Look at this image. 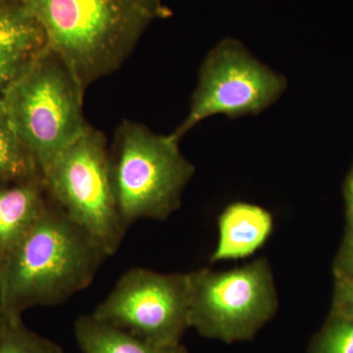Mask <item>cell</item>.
I'll return each instance as SVG.
<instances>
[{"instance_id":"5b68a950","label":"cell","mask_w":353,"mask_h":353,"mask_svg":"<svg viewBox=\"0 0 353 353\" xmlns=\"http://www.w3.org/2000/svg\"><path fill=\"white\" fill-rule=\"evenodd\" d=\"M41 179L50 201L87 231L109 256L115 254L128 228L114 196L103 132L88 125Z\"/></svg>"},{"instance_id":"ac0fdd59","label":"cell","mask_w":353,"mask_h":353,"mask_svg":"<svg viewBox=\"0 0 353 353\" xmlns=\"http://www.w3.org/2000/svg\"><path fill=\"white\" fill-rule=\"evenodd\" d=\"M345 206V229L343 243L353 241V164L343 185Z\"/></svg>"},{"instance_id":"5bb4252c","label":"cell","mask_w":353,"mask_h":353,"mask_svg":"<svg viewBox=\"0 0 353 353\" xmlns=\"http://www.w3.org/2000/svg\"><path fill=\"white\" fill-rule=\"evenodd\" d=\"M0 353H65L55 341L32 332L23 320L6 322L0 332Z\"/></svg>"},{"instance_id":"52a82bcc","label":"cell","mask_w":353,"mask_h":353,"mask_svg":"<svg viewBox=\"0 0 353 353\" xmlns=\"http://www.w3.org/2000/svg\"><path fill=\"white\" fill-rule=\"evenodd\" d=\"M288 80L259 61L236 39L227 38L209 50L185 120L172 132L178 139L211 116L231 119L255 116L284 94Z\"/></svg>"},{"instance_id":"6da1fadb","label":"cell","mask_w":353,"mask_h":353,"mask_svg":"<svg viewBox=\"0 0 353 353\" xmlns=\"http://www.w3.org/2000/svg\"><path fill=\"white\" fill-rule=\"evenodd\" d=\"M108 257L50 199L34 226L0 261V304L7 321H20L30 308L59 305L87 289Z\"/></svg>"},{"instance_id":"30bf717a","label":"cell","mask_w":353,"mask_h":353,"mask_svg":"<svg viewBox=\"0 0 353 353\" xmlns=\"http://www.w3.org/2000/svg\"><path fill=\"white\" fill-rule=\"evenodd\" d=\"M48 202L41 176L0 185V261L31 230Z\"/></svg>"},{"instance_id":"e0dca14e","label":"cell","mask_w":353,"mask_h":353,"mask_svg":"<svg viewBox=\"0 0 353 353\" xmlns=\"http://www.w3.org/2000/svg\"><path fill=\"white\" fill-rule=\"evenodd\" d=\"M36 53H15L0 57V99Z\"/></svg>"},{"instance_id":"9a60e30c","label":"cell","mask_w":353,"mask_h":353,"mask_svg":"<svg viewBox=\"0 0 353 353\" xmlns=\"http://www.w3.org/2000/svg\"><path fill=\"white\" fill-rule=\"evenodd\" d=\"M309 353H353V319L330 313L313 339Z\"/></svg>"},{"instance_id":"2e32d148","label":"cell","mask_w":353,"mask_h":353,"mask_svg":"<svg viewBox=\"0 0 353 353\" xmlns=\"http://www.w3.org/2000/svg\"><path fill=\"white\" fill-rule=\"evenodd\" d=\"M331 313L353 319V279L334 277Z\"/></svg>"},{"instance_id":"8992f818","label":"cell","mask_w":353,"mask_h":353,"mask_svg":"<svg viewBox=\"0 0 353 353\" xmlns=\"http://www.w3.org/2000/svg\"><path fill=\"white\" fill-rule=\"evenodd\" d=\"M190 274V328L204 338L232 343L252 340L277 312L271 265L260 259L229 271Z\"/></svg>"},{"instance_id":"7c38bea8","label":"cell","mask_w":353,"mask_h":353,"mask_svg":"<svg viewBox=\"0 0 353 353\" xmlns=\"http://www.w3.org/2000/svg\"><path fill=\"white\" fill-rule=\"evenodd\" d=\"M46 46L41 23L26 0H0V57L36 53Z\"/></svg>"},{"instance_id":"9c48e42d","label":"cell","mask_w":353,"mask_h":353,"mask_svg":"<svg viewBox=\"0 0 353 353\" xmlns=\"http://www.w3.org/2000/svg\"><path fill=\"white\" fill-rule=\"evenodd\" d=\"M273 216L266 209L248 202H234L218 219V241L210 260L246 259L266 243L273 231Z\"/></svg>"},{"instance_id":"ba28073f","label":"cell","mask_w":353,"mask_h":353,"mask_svg":"<svg viewBox=\"0 0 353 353\" xmlns=\"http://www.w3.org/2000/svg\"><path fill=\"white\" fill-rule=\"evenodd\" d=\"M92 315L150 343L179 345L190 329V274L131 268Z\"/></svg>"},{"instance_id":"3957f363","label":"cell","mask_w":353,"mask_h":353,"mask_svg":"<svg viewBox=\"0 0 353 353\" xmlns=\"http://www.w3.org/2000/svg\"><path fill=\"white\" fill-rule=\"evenodd\" d=\"M85 92L61 57L46 46L0 99L39 175L87 128Z\"/></svg>"},{"instance_id":"ffe728a7","label":"cell","mask_w":353,"mask_h":353,"mask_svg":"<svg viewBox=\"0 0 353 353\" xmlns=\"http://www.w3.org/2000/svg\"><path fill=\"white\" fill-rule=\"evenodd\" d=\"M7 320L6 316L3 314V311H2L1 304H0V332L2 331V329L6 326Z\"/></svg>"},{"instance_id":"d6986e66","label":"cell","mask_w":353,"mask_h":353,"mask_svg":"<svg viewBox=\"0 0 353 353\" xmlns=\"http://www.w3.org/2000/svg\"><path fill=\"white\" fill-rule=\"evenodd\" d=\"M334 277L353 279V241L341 243L333 265Z\"/></svg>"},{"instance_id":"7a4b0ae2","label":"cell","mask_w":353,"mask_h":353,"mask_svg":"<svg viewBox=\"0 0 353 353\" xmlns=\"http://www.w3.org/2000/svg\"><path fill=\"white\" fill-rule=\"evenodd\" d=\"M83 90L124 64L152 23L172 11L163 0H26Z\"/></svg>"},{"instance_id":"4fadbf2b","label":"cell","mask_w":353,"mask_h":353,"mask_svg":"<svg viewBox=\"0 0 353 353\" xmlns=\"http://www.w3.org/2000/svg\"><path fill=\"white\" fill-rule=\"evenodd\" d=\"M38 168L21 143L0 101V185L38 178Z\"/></svg>"},{"instance_id":"277c9868","label":"cell","mask_w":353,"mask_h":353,"mask_svg":"<svg viewBox=\"0 0 353 353\" xmlns=\"http://www.w3.org/2000/svg\"><path fill=\"white\" fill-rule=\"evenodd\" d=\"M180 139L124 120L109 150L111 183L125 226L137 221L168 219L182 204L183 190L196 174L180 150Z\"/></svg>"},{"instance_id":"8fae6325","label":"cell","mask_w":353,"mask_h":353,"mask_svg":"<svg viewBox=\"0 0 353 353\" xmlns=\"http://www.w3.org/2000/svg\"><path fill=\"white\" fill-rule=\"evenodd\" d=\"M74 336L83 353H189L182 343L157 345L99 321L92 314L76 320Z\"/></svg>"}]
</instances>
